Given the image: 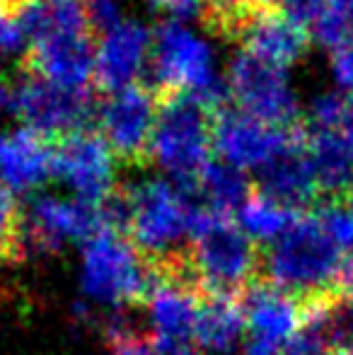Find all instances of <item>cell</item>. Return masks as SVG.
I'll return each instance as SVG.
<instances>
[{
    "label": "cell",
    "mask_w": 353,
    "mask_h": 355,
    "mask_svg": "<svg viewBox=\"0 0 353 355\" xmlns=\"http://www.w3.org/2000/svg\"><path fill=\"white\" fill-rule=\"evenodd\" d=\"M349 259V254L332 242L315 213L305 211L261 252V278L307 304L346 288Z\"/></svg>",
    "instance_id": "obj_1"
},
{
    "label": "cell",
    "mask_w": 353,
    "mask_h": 355,
    "mask_svg": "<svg viewBox=\"0 0 353 355\" xmlns=\"http://www.w3.org/2000/svg\"><path fill=\"white\" fill-rule=\"evenodd\" d=\"M191 261L203 295L240 297L261 278V252L255 239L230 223L203 208L191 215Z\"/></svg>",
    "instance_id": "obj_2"
},
{
    "label": "cell",
    "mask_w": 353,
    "mask_h": 355,
    "mask_svg": "<svg viewBox=\"0 0 353 355\" xmlns=\"http://www.w3.org/2000/svg\"><path fill=\"white\" fill-rule=\"evenodd\" d=\"M133 215L128 239L138 249L146 263H155L170 259L175 254L187 252V239L191 244V215L198 211L196 184L165 179L146 182L131 187Z\"/></svg>",
    "instance_id": "obj_3"
},
{
    "label": "cell",
    "mask_w": 353,
    "mask_h": 355,
    "mask_svg": "<svg viewBox=\"0 0 353 355\" xmlns=\"http://www.w3.org/2000/svg\"><path fill=\"white\" fill-rule=\"evenodd\" d=\"M150 71L155 94L191 92L213 114L230 107V87L216 75L211 46L177 19L160 22L153 32Z\"/></svg>",
    "instance_id": "obj_4"
},
{
    "label": "cell",
    "mask_w": 353,
    "mask_h": 355,
    "mask_svg": "<svg viewBox=\"0 0 353 355\" xmlns=\"http://www.w3.org/2000/svg\"><path fill=\"white\" fill-rule=\"evenodd\" d=\"M213 112L191 92L157 94L150 155L175 182H193L211 162Z\"/></svg>",
    "instance_id": "obj_5"
},
{
    "label": "cell",
    "mask_w": 353,
    "mask_h": 355,
    "mask_svg": "<svg viewBox=\"0 0 353 355\" xmlns=\"http://www.w3.org/2000/svg\"><path fill=\"white\" fill-rule=\"evenodd\" d=\"M155 278L131 239L117 232H99L85 242L83 290L89 300L117 309L148 300Z\"/></svg>",
    "instance_id": "obj_6"
},
{
    "label": "cell",
    "mask_w": 353,
    "mask_h": 355,
    "mask_svg": "<svg viewBox=\"0 0 353 355\" xmlns=\"http://www.w3.org/2000/svg\"><path fill=\"white\" fill-rule=\"evenodd\" d=\"M10 107L29 131L46 141H58L71 133L92 131L99 102L89 89H71L22 71L19 83L10 89Z\"/></svg>",
    "instance_id": "obj_7"
},
{
    "label": "cell",
    "mask_w": 353,
    "mask_h": 355,
    "mask_svg": "<svg viewBox=\"0 0 353 355\" xmlns=\"http://www.w3.org/2000/svg\"><path fill=\"white\" fill-rule=\"evenodd\" d=\"M227 87L237 107L266 126L293 128L302 123L286 68L240 51L230 63Z\"/></svg>",
    "instance_id": "obj_8"
},
{
    "label": "cell",
    "mask_w": 353,
    "mask_h": 355,
    "mask_svg": "<svg viewBox=\"0 0 353 355\" xmlns=\"http://www.w3.org/2000/svg\"><path fill=\"white\" fill-rule=\"evenodd\" d=\"M157 121V94L146 85H133L99 102L97 126L121 164L146 167L153 162L150 145Z\"/></svg>",
    "instance_id": "obj_9"
},
{
    "label": "cell",
    "mask_w": 353,
    "mask_h": 355,
    "mask_svg": "<svg viewBox=\"0 0 353 355\" xmlns=\"http://www.w3.org/2000/svg\"><path fill=\"white\" fill-rule=\"evenodd\" d=\"M307 141L305 123L276 128L257 121L242 109L225 107L213 114V148L223 162L237 169H259L295 143Z\"/></svg>",
    "instance_id": "obj_10"
},
{
    "label": "cell",
    "mask_w": 353,
    "mask_h": 355,
    "mask_svg": "<svg viewBox=\"0 0 353 355\" xmlns=\"http://www.w3.org/2000/svg\"><path fill=\"white\" fill-rule=\"evenodd\" d=\"M104 232L97 206L80 198L66 201L58 196H39L22 213L24 259L37 252H56L66 242H87Z\"/></svg>",
    "instance_id": "obj_11"
},
{
    "label": "cell",
    "mask_w": 353,
    "mask_h": 355,
    "mask_svg": "<svg viewBox=\"0 0 353 355\" xmlns=\"http://www.w3.org/2000/svg\"><path fill=\"white\" fill-rule=\"evenodd\" d=\"M53 174L85 203H102L114 191V153L99 131L53 141Z\"/></svg>",
    "instance_id": "obj_12"
},
{
    "label": "cell",
    "mask_w": 353,
    "mask_h": 355,
    "mask_svg": "<svg viewBox=\"0 0 353 355\" xmlns=\"http://www.w3.org/2000/svg\"><path fill=\"white\" fill-rule=\"evenodd\" d=\"M153 51V32L141 22H121L104 34L94 56V83L102 92H121L138 85L148 53Z\"/></svg>",
    "instance_id": "obj_13"
},
{
    "label": "cell",
    "mask_w": 353,
    "mask_h": 355,
    "mask_svg": "<svg viewBox=\"0 0 353 355\" xmlns=\"http://www.w3.org/2000/svg\"><path fill=\"white\" fill-rule=\"evenodd\" d=\"M255 187L259 189V196L288 208V211H312L322 193L317 187L310 153H307V141L295 143L286 153L276 155L264 167L257 169Z\"/></svg>",
    "instance_id": "obj_14"
},
{
    "label": "cell",
    "mask_w": 353,
    "mask_h": 355,
    "mask_svg": "<svg viewBox=\"0 0 353 355\" xmlns=\"http://www.w3.org/2000/svg\"><path fill=\"white\" fill-rule=\"evenodd\" d=\"M94 46L92 34L53 39V42L29 46L22 58V71L37 73L44 80L71 89H87L94 78Z\"/></svg>",
    "instance_id": "obj_15"
},
{
    "label": "cell",
    "mask_w": 353,
    "mask_h": 355,
    "mask_svg": "<svg viewBox=\"0 0 353 355\" xmlns=\"http://www.w3.org/2000/svg\"><path fill=\"white\" fill-rule=\"evenodd\" d=\"M252 338L283 346L302 327V307L291 295L281 293L264 278H257L237 297Z\"/></svg>",
    "instance_id": "obj_16"
},
{
    "label": "cell",
    "mask_w": 353,
    "mask_h": 355,
    "mask_svg": "<svg viewBox=\"0 0 353 355\" xmlns=\"http://www.w3.org/2000/svg\"><path fill=\"white\" fill-rule=\"evenodd\" d=\"M53 174V143L29 128L0 136V179L10 191H29Z\"/></svg>",
    "instance_id": "obj_17"
},
{
    "label": "cell",
    "mask_w": 353,
    "mask_h": 355,
    "mask_svg": "<svg viewBox=\"0 0 353 355\" xmlns=\"http://www.w3.org/2000/svg\"><path fill=\"white\" fill-rule=\"evenodd\" d=\"M307 42H310L307 29L293 24L276 8L257 12L240 37V44H245V51L281 68L295 63L305 53Z\"/></svg>",
    "instance_id": "obj_18"
},
{
    "label": "cell",
    "mask_w": 353,
    "mask_h": 355,
    "mask_svg": "<svg viewBox=\"0 0 353 355\" xmlns=\"http://www.w3.org/2000/svg\"><path fill=\"white\" fill-rule=\"evenodd\" d=\"M15 19L29 46H39L53 39L92 34L87 27L83 0H22L15 10Z\"/></svg>",
    "instance_id": "obj_19"
},
{
    "label": "cell",
    "mask_w": 353,
    "mask_h": 355,
    "mask_svg": "<svg viewBox=\"0 0 353 355\" xmlns=\"http://www.w3.org/2000/svg\"><path fill=\"white\" fill-rule=\"evenodd\" d=\"M245 312L235 297L201 295L193 324V341L201 351L225 355L240 346L245 336Z\"/></svg>",
    "instance_id": "obj_20"
},
{
    "label": "cell",
    "mask_w": 353,
    "mask_h": 355,
    "mask_svg": "<svg viewBox=\"0 0 353 355\" xmlns=\"http://www.w3.org/2000/svg\"><path fill=\"white\" fill-rule=\"evenodd\" d=\"M201 295L172 283L155 281L148 295L153 336L167 341H193V324Z\"/></svg>",
    "instance_id": "obj_21"
},
{
    "label": "cell",
    "mask_w": 353,
    "mask_h": 355,
    "mask_svg": "<svg viewBox=\"0 0 353 355\" xmlns=\"http://www.w3.org/2000/svg\"><path fill=\"white\" fill-rule=\"evenodd\" d=\"M307 153L322 198H344L353 187V155L339 131H310Z\"/></svg>",
    "instance_id": "obj_22"
},
{
    "label": "cell",
    "mask_w": 353,
    "mask_h": 355,
    "mask_svg": "<svg viewBox=\"0 0 353 355\" xmlns=\"http://www.w3.org/2000/svg\"><path fill=\"white\" fill-rule=\"evenodd\" d=\"M196 193L201 206L208 213L227 218L230 213H237L252 198L255 189L247 174L223 159H211L206 167L193 179Z\"/></svg>",
    "instance_id": "obj_23"
},
{
    "label": "cell",
    "mask_w": 353,
    "mask_h": 355,
    "mask_svg": "<svg viewBox=\"0 0 353 355\" xmlns=\"http://www.w3.org/2000/svg\"><path fill=\"white\" fill-rule=\"evenodd\" d=\"M298 215L300 213L288 211V208L268 201L259 193H252L250 201L237 211V223H240V230L250 239L271 244L295 223Z\"/></svg>",
    "instance_id": "obj_24"
},
{
    "label": "cell",
    "mask_w": 353,
    "mask_h": 355,
    "mask_svg": "<svg viewBox=\"0 0 353 355\" xmlns=\"http://www.w3.org/2000/svg\"><path fill=\"white\" fill-rule=\"evenodd\" d=\"M0 261H24L22 249V211L15 201L12 191L0 184Z\"/></svg>",
    "instance_id": "obj_25"
},
{
    "label": "cell",
    "mask_w": 353,
    "mask_h": 355,
    "mask_svg": "<svg viewBox=\"0 0 353 355\" xmlns=\"http://www.w3.org/2000/svg\"><path fill=\"white\" fill-rule=\"evenodd\" d=\"M315 218L344 254L353 257V208L344 198H320L312 208Z\"/></svg>",
    "instance_id": "obj_26"
},
{
    "label": "cell",
    "mask_w": 353,
    "mask_h": 355,
    "mask_svg": "<svg viewBox=\"0 0 353 355\" xmlns=\"http://www.w3.org/2000/svg\"><path fill=\"white\" fill-rule=\"evenodd\" d=\"M346 102L349 94L341 92H327L312 102L310 112H307V123L310 131H339L341 119L346 112Z\"/></svg>",
    "instance_id": "obj_27"
},
{
    "label": "cell",
    "mask_w": 353,
    "mask_h": 355,
    "mask_svg": "<svg viewBox=\"0 0 353 355\" xmlns=\"http://www.w3.org/2000/svg\"><path fill=\"white\" fill-rule=\"evenodd\" d=\"M83 8H85L87 27L92 34L104 37L123 22L121 0H83Z\"/></svg>",
    "instance_id": "obj_28"
},
{
    "label": "cell",
    "mask_w": 353,
    "mask_h": 355,
    "mask_svg": "<svg viewBox=\"0 0 353 355\" xmlns=\"http://www.w3.org/2000/svg\"><path fill=\"white\" fill-rule=\"evenodd\" d=\"M327 5H329V0H278V12L298 27L307 29V34H310V27L320 19Z\"/></svg>",
    "instance_id": "obj_29"
},
{
    "label": "cell",
    "mask_w": 353,
    "mask_h": 355,
    "mask_svg": "<svg viewBox=\"0 0 353 355\" xmlns=\"http://www.w3.org/2000/svg\"><path fill=\"white\" fill-rule=\"evenodd\" d=\"M332 71H334L336 83L353 94V42L344 44L332 53Z\"/></svg>",
    "instance_id": "obj_30"
},
{
    "label": "cell",
    "mask_w": 353,
    "mask_h": 355,
    "mask_svg": "<svg viewBox=\"0 0 353 355\" xmlns=\"http://www.w3.org/2000/svg\"><path fill=\"white\" fill-rule=\"evenodd\" d=\"M24 44V34L17 19L0 5V51H19Z\"/></svg>",
    "instance_id": "obj_31"
},
{
    "label": "cell",
    "mask_w": 353,
    "mask_h": 355,
    "mask_svg": "<svg viewBox=\"0 0 353 355\" xmlns=\"http://www.w3.org/2000/svg\"><path fill=\"white\" fill-rule=\"evenodd\" d=\"M153 3L160 10H165V12H170L177 22L201 15V0H153Z\"/></svg>",
    "instance_id": "obj_32"
},
{
    "label": "cell",
    "mask_w": 353,
    "mask_h": 355,
    "mask_svg": "<svg viewBox=\"0 0 353 355\" xmlns=\"http://www.w3.org/2000/svg\"><path fill=\"white\" fill-rule=\"evenodd\" d=\"M112 355H157L155 346H153V334L141 338H128V341L112 343Z\"/></svg>",
    "instance_id": "obj_33"
},
{
    "label": "cell",
    "mask_w": 353,
    "mask_h": 355,
    "mask_svg": "<svg viewBox=\"0 0 353 355\" xmlns=\"http://www.w3.org/2000/svg\"><path fill=\"white\" fill-rule=\"evenodd\" d=\"M339 133L353 155V94H349V102H346V112H344V119H341Z\"/></svg>",
    "instance_id": "obj_34"
},
{
    "label": "cell",
    "mask_w": 353,
    "mask_h": 355,
    "mask_svg": "<svg viewBox=\"0 0 353 355\" xmlns=\"http://www.w3.org/2000/svg\"><path fill=\"white\" fill-rule=\"evenodd\" d=\"M346 290H351L353 293V257L349 259V268H346Z\"/></svg>",
    "instance_id": "obj_35"
},
{
    "label": "cell",
    "mask_w": 353,
    "mask_h": 355,
    "mask_svg": "<svg viewBox=\"0 0 353 355\" xmlns=\"http://www.w3.org/2000/svg\"><path fill=\"white\" fill-rule=\"evenodd\" d=\"M5 104H10V89L0 85V109H3Z\"/></svg>",
    "instance_id": "obj_36"
},
{
    "label": "cell",
    "mask_w": 353,
    "mask_h": 355,
    "mask_svg": "<svg viewBox=\"0 0 353 355\" xmlns=\"http://www.w3.org/2000/svg\"><path fill=\"white\" fill-rule=\"evenodd\" d=\"M322 355H349V353H346V348H327Z\"/></svg>",
    "instance_id": "obj_37"
},
{
    "label": "cell",
    "mask_w": 353,
    "mask_h": 355,
    "mask_svg": "<svg viewBox=\"0 0 353 355\" xmlns=\"http://www.w3.org/2000/svg\"><path fill=\"white\" fill-rule=\"evenodd\" d=\"M344 201H346V203H349V206L353 208V187L349 189V191H346V196H344Z\"/></svg>",
    "instance_id": "obj_38"
},
{
    "label": "cell",
    "mask_w": 353,
    "mask_h": 355,
    "mask_svg": "<svg viewBox=\"0 0 353 355\" xmlns=\"http://www.w3.org/2000/svg\"><path fill=\"white\" fill-rule=\"evenodd\" d=\"M346 353H349V355H353V343H351V346H349V351H346Z\"/></svg>",
    "instance_id": "obj_39"
}]
</instances>
